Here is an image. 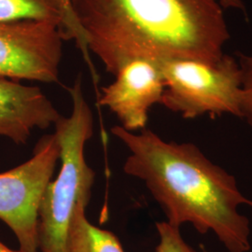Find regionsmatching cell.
<instances>
[{"label":"cell","instance_id":"9a60e30c","mask_svg":"<svg viewBox=\"0 0 252 252\" xmlns=\"http://www.w3.org/2000/svg\"><path fill=\"white\" fill-rule=\"evenodd\" d=\"M0 252H22V251H14V250H11V249H9V247H7L6 245L4 243H2L1 241H0Z\"/></svg>","mask_w":252,"mask_h":252},{"label":"cell","instance_id":"4fadbf2b","mask_svg":"<svg viewBox=\"0 0 252 252\" xmlns=\"http://www.w3.org/2000/svg\"><path fill=\"white\" fill-rule=\"evenodd\" d=\"M237 60L242 74L241 119L252 128V52L239 54Z\"/></svg>","mask_w":252,"mask_h":252},{"label":"cell","instance_id":"8fae6325","mask_svg":"<svg viewBox=\"0 0 252 252\" xmlns=\"http://www.w3.org/2000/svg\"><path fill=\"white\" fill-rule=\"evenodd\" d=\"M60 15H61V32L63 39H73L80 50L85 63L88 64L94 79L96 78V72L92 61L90 50L86 36L81 28V25L76 17L73 9L72 0H57Z\"/></svg>","mask_w":252,"mask_h":252},{"label":"cell","instance_id":"5b68a950","mask_svg":"<svg viewBox=\"0 0 252 252\" xmlns=\"http://www.w3.org/2000/svg\"><path fill=\"white\" fill-rule=\"evenodd\" d=\"M59 158L56 136L46 135L28 161L0 173V220L15 234L22 252H38V209Z\"/></svg>","mask_w":252,"mask_h":252},{"label":"cell","instance_id":"3957f363","mask_svg":"<svg viewBox=\"0 0 252 252\" xmlns=\"http://www.w3.org/2000/svg\"><path fill=\"white\" fill-rule=\"evenodd\" d=\"M68 92L71 113L54 125L60 146V171L56 180L47 185L38 209L40 252H65L75 208L81 205L87 207L94 183V172L84 155L86 143L94 134V118L82 92L81 76Z\"/></svg>","mask_w":252,"mask_h":252},{"label":"cell","instance_id":"52a82bcc","mask_svg":"<svg viewBox=\"0 0 252 252\" xmlns=\"http://www.w3.org/2000/svg\"><path fill=\"white\" fill-rule=\"evenodd\" d=\"M115 81L102 89L98 104L109 108L122 127L135 133L146 128L151 108L161 104L164 81L158 62L135 59L125 63Z\"/></svg>","mask_w":252,"mask_h":252},{"label":"cell","instance_id":"ba28073f","mask_svg":"<svg viewBox=\"0 0 252 252\" xmlns=\"http://www.w3.org/2000/svg\"><path fill=\"white\" fill-rule=\"evenodd\" d=\"M61 117L40 88L0 79V136L26 144L34 129L45 130Z\"/></svg>","mask_w":252,"mask_h":252},{"label":"cell","instance_id":"9c48e42d","mask_svg":"<svg viewBox=\"0 0 252 252\" xmlns=\"http://www.w3.org/2000/svg\"><path fill=\"white\" fill-rule=\"evenodd\" d=\"M65 252H126L119 238L108 230L91 223L86 207L75 208Z\"/></svg>","mask_w":252,"mask_h":252},{"label":"cell","instance_id":"7a4b0ae2","mask_svg":"<svg viewBox=\"0 0 252 252\" xmlns=\"http://www.w3.org/2000/svg\"><path fill=\"white\" fill-rule=\"evenodd\" d=\"M91 54L115 75L135 59L215 60L230 39L219 0H72Z\"/></svg>","mask_w":252,"mask_h":252},{"label":"cell","instance_id":"277c9868","mask_svg":"<svg viewBox=\"0 0 252 252\" xmlns=\"http://www.w3.org/2000/svg\"><path fill=\"white\" fill-rule=\"evenodd\" d=\"M164 81L163 107L184 119L241 118L242 74L228 54L215 60L177 58L158 62Z\"/></svg>","mask_w":252,"mask_h":252},{"label":"cell","instance_id":"7c38bea8","mask_svg":"<svg viewBox=\"0 0 252 252\" xmlns=\"http://www.w3.org/2000/svg\"><path fill=\"white\" fill-rule=\"evenodd\" d=\"M159 242L155 252H196L187 243L180 234V228L172 226L166 221L156 223Z\"/></svg>","mask_w":252,"mask_h":252},{"label":"cell","instance_id":"5bb4252c","mask_svg":"<svg viewBox=\"0 0 252 252\" xmlns=\"http://www.w3.org/2000/svg\"><path fill=\"white\" fill-rule=\"evenodd\" d=\"M220 5L224 9H235L245 12V15H247V9L242 0H219Z\"/></svg>","mask_w":252,"mask_h":252},{"label":"cell","instance_id":"30bf717a","mask_svg":"<svg viewBox=\"0 0 252 252\" xmlns=\"http://www.w3.org/2000/svg\"><path fill=\"white\" fill-rule=\"evenodd\" d=\"M50 21L61 27L57 0H0V22Z\"/></svg>","mask_w":252,"mask_h":252},{"label":"cell","instance_id":"8992f818","mask_svg":"<svg viewBox=\"0 0 252 252\" xmlns=\"http://www.w3.org/2000/svg\"><path fill=\"white\" fill-rule=\"evenodd\" d=\"M63 40L54 22H0V79L58 82Z\"/></svg>","mask_w":252,"mask_h":252},{"label":"cell","instance_id":"6da1fadb","mask_svg":"<svg viewBox=\"0 0 252 252\" xmlns=\"http://www.w3.org/2000/svg\"><path fill=\"white\" fill-rule=\"evenodd\" d=\"M111 133L129 152L124 171L144 182L166 222L212 233L229 252L252 250L251 222L241 209L252 202L232 174L193 143L166 141L147 128L135 134L116 126Z\"/></svg>","mask_w":252,"mask_h":252}]
</instances>
